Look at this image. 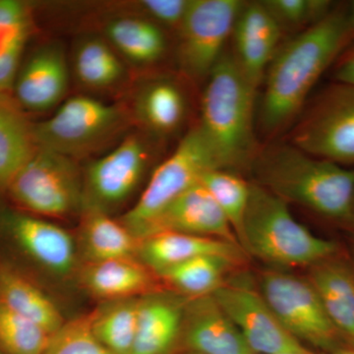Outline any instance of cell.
Listing matches in <instances>:
<instances>
[{
    "label": "cell",
    "mask_w": 354,
    "mask_h": 354,
    "mask_svg": "<svg viewBox=\"0 0 354 354\" xmlns=\"http://www.w3.org/2000/svg\"><path fill=\"white\" fill-rule=\"evenodd\" d=\"M349 41L346 11L333 9L278 48L264 77L260 123L266 135L278 134L299 118L316 83Z\"/></svg>",
    "instance_id": "6da1fadb"
},
{
    "label": "cell",
    "mask_w": 354,
    "mask_h": 354,
    "mask_svg": "<svg viewBox=\"0 0 354 354\" xmlns=\"http://www.w3.org/2000/svg\"><path fill=\"white\" fill-rule=\"evenodd\" d=\"M257 184L285 200L337 221L354 220V171L293 145L266 147L254 160Z\"/></svg>",
    "instance_id": "7a4b0ae2"
},
{
    "label": "cell",
    "mask_w": 354,
    "mask_h": 354,
    "mask_svg": "<svg viewBox=\"0 0 354 354\" xmlns=\"http://www.w3.org/2000/svg\"><path fill=\"white\" fill-rule=\"evenodd\" d=\"M255 88L232 53H223L202 97L197 125L221 169L251 167L259 153L254 130Z\"/></svg>",
    "instance_id": "3957f363"
},
{
    "label": "cell",
    "mask_w": 354,
    "mask_h": 354,
    "mask_svg": "<svg viewBox=\"0 0 354 354\" xmlns=\"http://www.w3.org/2000/svg\"><path fill=\"white\" fill-rule=\"evenodd\" d=\"M241 246L281 267L314 266L337 251L334 241L317 236L295 220L288 203L255 183H251Z\"/></svg>",
    "instance_id": "277c9868"
},
{
    "label": "cell",
    "mask_w": 354,
    "mask_h": 354,
    "mask_svg": "<svg viewBox=\"0 0 354 354\" xmlns=\"http://www.w3.org/2000/svg\"><path fill=\"white\" fill-rule=\"evenodd\" d=\"M128 114L118 104L76 95L60 104L48 120L32 125L39 148L78 158L99 150L127 127Z\"/></svg>",
    "instance_id": "5b68a950"
},
{
    "label": "cell",
    "mask_w": 354,
    "mask_h": 354,
    "mask_svg": "<svg viewBox=\"0 0 354 354\" xmlns=\"http://www.w3.org/2000/svg\"><path fill=\"white\" fill-rule=\"evenodd\" d=\"M290 144L313 157L354 165V87L333 82L308 106L290 132Z\"/></svg>",
    "instance_id": "8992f818"
},
{
    "label": "cell",
    "mask_w": 354,
    "mask_h": 354,
    "mask_svg": "<svg viewBox=\"0 0 354 354\" xmlns=\"http://www.w3.org/2000/svg\"><path fill=\"white\" fill-rule=\"evenodd\" d=\"M220 169L198 127L191 129L171 157L158 165L136 204L121 223L141 239L148 225L183 193L200 183L205 174Z\"/></svg>",
    "instance_id": "52a82bcc"
},
{
    "label": "cell",
    "mask_w": 354,
    "mask_h": 354,
    "mask_svg": "<svg viewBox=\"0 0 354 354\" xmlns=\"http://www.w3.org/2000/svg\"><path fill=\"white\" fill-rule=\"evenodd\" d=\"M8 187L36 215L57 218L83 209V179L75 160L48 149L39 148Z\"/></svg>",
    "instance_id": "ba28073f"
},
{
    "label": "cell",
    "mask_w": 354,
    "mask_h": 354,
    "mask_svg": "<svg viewBox=\"0 0 354 354\" xmlns=\"http://www.w3.org/2000/svg\"><path fill=\"white\" fill-rule=\"evenodd\" d=\"M260 292L279 322L298 342L323 349L335 348L339 334L310 279L268 271L261 279Z\"/></svg>",
    "instance_id": "9c48e42d"
},
{
    "label": "cell",
    "mask_w": 354,
    "mask_h": 354,
    "mask_svg": "<svg viewBox=\"0 0 354 354\" xmlns=\"http://www.w3.org/2000/svg\"><path fill=\"white\" fill-rule=\"evenodd\" d=\"M244 2L239 0H189L178 29L179 67L193 81L207 80L223 55Z\"/></svg>",
    "instance_id": "30bf717a"
},
{
    "label": "cell",
    "mask_w": 354,
    "mask_h": 354,
    "mask_svg": "<svg viewBox=\"0 0 354 354\" xmlns=\"http://www.w3.org/2000/svg\"><path fill=\"white\" fill-rule=\"evenodd\" d=\"M149 157L145 141L130 135L108 155L93 162L83 179V209L109 214L127 201L145 174Z\"/></svg>",
    "instance_id": "8fae6325"
},
{
    "label": "cell",
    "mask_w": 354,
    "mask_h": 354,
    "mask_svg": "<svg viewBox=\"0 0 354 354\" xmlns=\"http://www.w3.org/2000/svg\"><path fill=\"white\" fill-rule=\"evenodd\" d=\"M213 295L254 353L278 354L301 346L252 286L225 281Z\"/></svg>",
    "instance_id": "7c38bea8"
},
{
    "label": "cell",
    "mask_w": 354,
    "mask_h": 354,
    "mask_svg": "<svg viewBox=\"0 0 354 354\" xmlns=\"http://www.w3.org/2000/svg\"><path fill=\"white\" fill-rule=\"evenodd\" d=\"M165 232L213 237L239 245L227 218L201 183L165 207L146 228L141 239Z\"/></svg>",
    "instance_id": "4fadbf2b"
},
{
    "label": "cell",
    "mask_w": 354,
    "mask_h": 354,
    "mask_svg": "<svg viewBox=\"0 0 354 354\" xmlns=\"http://www.w3.org/2000/svg\"><path fill=\"white\" fill-rule=\"evenodd\" d=\"M281 30L262 1L244 2L235 20L232 53L242 73L257 90L278 50Z\"/></svg>",
    "instance_id": "5bb4252c"
},
{
    "label": "cell",
    "mask_w": 354,
    "mask_h": 354,
    "mask_svg": "<svg viewBox=\"0 0 354 354\" xmlns=\"http://www.w3.org/2000/svg\"><path fill=\"white\" fill-rule=\"evenodd\" d=\"M16 99L20 106L32 111H46L62 104L69 86V68L62 46H44L18 71Z\"/></svg>",
    "instance_id": "9a60e30c"
},
{
    "label": "cell",
    "mask_w": 354,
    "mask_h": 354,
    "mask_svg": "<svg viewBox=\"0 0 354 354\" xmlns=\"http://www.w3.org/2000/svg\"><path fill=\"white\" fill-rule=\"evenodd\" d=\"M187 304L181 334L189 353L257 354L213 295L192 298Z\"/></svg>",
    "instance_id": "2e32d148"
},
{
    "label": "cell",
    "mask_w": 354,
    "mask_h": 354,
    "mask_svg": "<svg viewBox=\"0 0 354 354\" xmlns=\"http://www.w3.org/2000/svg\"><path fill=\"white\" fill-rule=\"evenodd\" d=\"M155 272L137 258L88 263L81 274L86 290L106 301L160 292Z\"/></svg>",
    "instance_id": "e0dca14e"
},
{
    "label": "cell",
    "mask_w": 354,
    "mask_h": 354,
    "mask_svg": "<svg viewBox=\"0 0 354 354\" xmlns=\"http://www.w3.org/2000/svg\"><path fill=\"white\" fill-rule=\"evenodd\" d=\"M206 255L225 256L237 261L243 257L241 247L232 242L172 232L141 239L137 257L157 274L172 266Z\"/></svg>",
    "instance_id": "ac0fdd59"
},
{
    "label": "cell",
    "mask_w": 354,
    "mask_h": 354,
    "mask_svg": "<svg viewBox=\"0 0 354 354\" xmlns=\"http://www.w3.org/2000/svg\"><path fill=\"white\" fill-rule=\"evenodd\" d=\"M185 306L164 292L141 298L136 335L130 354H169L183 333Z\"/></svg>",
    "instance_id": "d6986e66"
},
{
    "label": "cell",
    "mask_w": 354,
    "mask_h": 354,
    "mask_svg": "<svg viewBox=\"0 0 354 354\" xmlns=\"http://www.w3.org/2000/svg\"><path fill=\"white\" fill-rule=\"evenodd\" d=\"M11 227L21 247L48 271L66 274L73 270L75 244L64 228L43 218L24 215L14 216Z\"/></svg>",
    "instance_id": "ffe728a7"
},
{
    "label": "cell",
    "mask_w": 354,
    "mask_h": 354,
    "mask_svg": "<svg viewBox=\"0 0 354 354\" xmlns=\"http://www.w3.org/2000/svg\"><path fill=\"white\" fill-rule=\"evenodd\" d=\"M312 281L330 322L354 344V274L346 266L326 260L313 266Z\"/></svg>",
    "instance_id": "44dd1931"
},
{
    "label": "cell",
    "mask_w": 354,
    "mask_h": 354,
    "mask_svg": "<svg viewBox=\"0 0 354 354\" xmlns=\"http://www.w3.org/2000/svg\"><path fill=\"white\" fill-rule=\"evenodd\" d=\"M18 104L0 93V188L9 186L39 149L32 125Z\"/></svg>",
    "instance_id": "7402d4cb"
},
{
    "label": "cell",
    "mask_w": 354,
    "mask_h": 354,
    "mask_svg": "<svg viewBox=\"0 0 354 354\" xmlns=\"http://www.w3.org/2000/svg\"><path fill=\"white\" fill-rule=\"evenodd\" d=\"M134 113L148 131L158 136L171 135L181 127L185 118V95L174 81H151L137 94Z\"/></svg>",
    "instance_id": "603a6c76"
},
{
    "label": "cell",
    "mask_w": 354,
    "mask_h": 354,
    "mask_svg": "<svg viewBox=\"0 0 354 354\" xmlns=\"http://www.w3.org/2000/svg\"><path fill=\"white\" fill-rule=\"evenodd\" d=\"M81 239L88 263L138 255L139 239L121 221L97 209H84Z\"/></svg>",
    "instance_id": "cb8c5ba5"
},
{
    "label": "cell",
    "mask_w": 354,
    "mask_h": 354,
    "mask_svg": "<svg viewBox=\"0 0 354 354\" xmlns=\"http://www.w3.org/2000/svg\"><path fill=\"white\" fill-rule=\"evenodd\" d=\"M106 35L116 53L134 64H155L167 50V39L162 28L147 18H115L106 25Z\"/></svg>",
    "instance_id": "d4e9b609"
},
{
    "label": "cell",
    "mask_w": 354,
    "mask_h": 354,
    "mask_svg": "<svg viewBox=\"0 0 354 354\" xmlns=\"http://www.w3.org/2000/svg\"><path fill=\"white\" fill-rule=\"evenodd\" d=\"M32 29L31 8L28 4L0 0V93H7L13 87Z\"/></svg>",
    "instance_id": "484cf974"
},
{
    "label": "cell",
    "mask_w": 354,
    "mask_h": 354,
    "mask_svg": "<svg viewBox=\"0 0 354 354\" xmlns=\"http://www.w3.org/2000/svg\"><path fill=\"white\" fill-rule=\"evenodd\" d=\"M239 261L220 255L200 256L157 272L158 278L192 298L213 295Z\"/></svg>",
    "instance_id": "4316f807"
},
{
    "label": "cell",
    "mask_w": 354,
    "mask_h": 354,
    "mask_svg": "<svg viewBox=\"0 0 354 354\" xmlns=\"http://www.w3.org/2000/svg\"><path fill=\"white\" fill-rule=\"evenodd\" d=\"M0 302L51 335L64 325L59 310L50 298L16 274H6L0 278Z\"/></svg>",
    "instance_id": "83f0119b"
},
{
    "label": "cell",
    "mask_w": 354,
    "mask_h": 354,
    "mask_svg": "<svg viewBox=\"0 0 354 354\" xmlns=\"http://www.w3.org/2000/svg\"><path fill=\"white\" fill-rule=\"evenodd\" d=\"M73 69L79 82L97 90L118 85L125 74L122 60L111 44L95 37H87L77 44Z\"/></svg>",
    "instance_id": "f1b7e54d"
},
{
    "label": "cell",
    "mask_w": 354,
    "mask_h": 354,
    "mask_svg": "<svg viewBox=\"0 0 354 354\" xmlns=\"http://www.w3.org/2000/svg\"><path fill=\"white\" fill-rule=\"evenodd\" d=\"M141 298L109 301L106 306L93 312V332L111 353H131Z\"/></svg>",
    "instance_id": "f546056e"
},
{
    "label": "cell",
    "mask_w": 354,
    "mask_h": 354,
    "mask_svg": "<svg viewBox=\"0 0 354 354\" xmlns=\"http://www.w3.org/2000/svg\"><path fill=\"white\" fill-rule=\"evenodd\" d=\"M200 183L215 199L241 245L251 183H246L232 171L221 169L207 172Z\"/></svg>",
    "instance_id": "4dcf8cb0"
},
{
    "label": "cell",
    "mask_w": 354,
    "mask_h": 354,
    "mask_svg": "<svg viewBox=\"0 0 354 354\" xmlns=\"http://www.w3.org/2000/svg\"><path fill=\"white\" fill-rule=\"evenodd\" d=\"M53 335L0 302V346L6 353L44 354Z\"/></svg>",
    "instance_id": "1f68e13d"
},
{
    "label": "cell",
    "mask_w": 354,
    "mask_h": 354,
    "mask_svg": "<svg viewBox=\"0 0 354 354\" xmlns=\"http://www.w3.org/2000/svg\"><path fill=\"white\" fill-rule=\"evenodd\" d=\"M262 2L278 23L281 32L283 30L304 31L333 10L332 2L327 0H264Z\"/></svg>",
    "instance_id": "d6a6232c"
},
{
    "label": "cell",
    "mask_w": 354,
    "mask_h": 354,
    "mask_svg": "<svg viewBox=\"0 0 354 354\" xmlns=\"http://www.w3.org/2000/svg\"><path fill=\"white\" fill-rule=\"evenodd\" d=\"M93 313L74 319L51 337L44 354H114L95 337Z\"/></svg>",
    "instance_id": "836d02e7"
},
{
    "label": "cell",
    "mask_w": 354,
    "mask_h": 354,
    "mask_svg": "<svg viewBox=\"0 0 354 354\" xmlns=\"http://www.w3.org/2000/svg\"><path fill=\"white\" fill-rule=\"evenodd\" d=\"M189 0H145L141 2L150 20L158 26L172 28L178 31L183 24Z\"/></svg>",
    "instance_id": "e575fe53"
},
{
    "label": "cell",
    "mask_w": 354,
    "mask_h": 354,
    "mask_svg": "<svg viewBox=\"0 0 354 354\" xmlns=\"http://www.w3.org/2000/svg\"><path fill=\"white\" fill-rule=\"evenodd\" d=\"M333 79L335 82L348 84L354 87V46L337 58Z\"/></svg>",
    "instance_id": "d590c367"
},
{
    "label": "cell",
    "mask_w": 354,
    "mask_h": 354,
    "mask_svg": "<svg viewBox=\"0 0 354 354\" xmlns=\"http://www.w3.org/2000/svg\"><path fill=\"white\" fill-rule=\"evenodd\" d=\"M346 23H348L349 39L353 41L354 39V1L346 11Z\"/></svg>",
    "instance_id": "8d00e7d4"
},
{
    "label": "cell",
    "mask_w": 354,
    "mask_h": 354,
    "mask_svg": "<svg viewBox=\"0 0 354 354\" xmlns=\"http://www.w3.org/2000/svg\"><path fill=\"white\" fill-rule=\"evenodd\" d=\"M278 354H315L312 353V351H308V349L305 348L304 346H298V348L290 349V351H283V353H278Z\"/></svg>",
    "instance_id": "74e56055"
},
{
    "label": "cell",
    "mask_w": 354,
    "mask_h": 354,
    "mask_svg": "<svg viewBox=\"0 0 354 354\" xmlns=\"http://www.w3.org/2000/svg\"><path fill=\"white\" fill-rule=\"evenodd\" d=\"M330 354H354V348L337 349Z\"/></svg>",
    "instance_id": "f35d334b"
},
{
    "label": "cell",
    "mask_w": 354,
    "mask_h": 354,
    "mask_svg": "<svg viewBox=\"0 0 354 354\" xmlns=\"http://www.w3.org/2000/svg\"><path fill=\"white\" fill-rule=\"evenodd\" d=\"M188 354H195V353H188Z\"/></svg>",
    "instance_id": "ab89813d"
}]
</instances>
